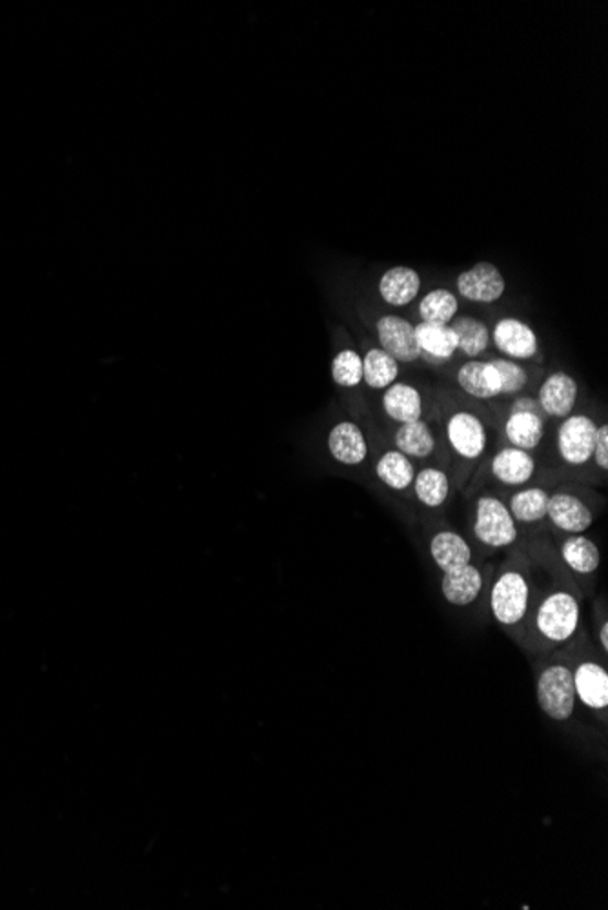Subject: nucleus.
<instances>
[{
  "instance_id": "473e14b6",
  "label": "nucleus",
  "mask_w": 608,
  "mask_h": 910,
  "mask_svg": "<svg viewBox=\"0 0 608 910\" xmlns=\"http://www.w3.org/2000/svg\"><path fill=\"white\" fill-rule=\"evenodd\" d=\"M590 466L596 469V475H601V478L607 480L608 473V424L601 422L598 425V433H596V442H594L593 460Z\"/></svg>"
},
{
  "instance_id": "cd10ccee",
  "label": "nucleus",
  "mask_w": 608,
  "mask_h": 910,
  "mask_svg": "<svg viewBox=\"0 0 608 910\" xmlns=\"http://www.w3.org/2000/svg\"><path fill=\"white\" fill-rule=\"evenodd\" d=\"M399 362L390 356L380 345L369 348L363 356V382L372 391H384L397 382Z\"/></svg>"
},
{
  "instance_id": "7c9ffc66",
  "label": "nucleus",
  "mask_w": 608,
  "mask_h": 910,
  "mask_svg": "<svg viewBox=\"0 0 608 910\" xmlns=\"http://www.w3.org/2000/svg\"><path fill=\"white\" fill-rule=\"evenodd\" d=\"M492 364L496 365L497 373H499V380H502V397H513L518 393L523 391L525 387L529 386V373L519 362L510 361V359H491Z\"/></svg>"
},
{
  "instance_id": "2f4dec72",
  "label": "nucleus",
  "mask_w": 608,
  "mask_h": 910,
  "mask_svg": "<svg viewBox=\"0 0 608 910\" xmlns=\"http://www.w3.org/2000/svg\"><path fill=\"white\" fill-rule=\"evenodd\" d=\"M593 640L599 652L608 660V607L605 594L594 600L593 604Z\"/></svg>"
},
{
  "instance_id": "20e7f679",
  "label": "nucleus",
  "mask_w": 608,
  "mask_h": 910,
  "mask_svg": "<svg viewBox=\"0 0 608 910\" xmlns=\"http://www.w3.org/2000/svg\"><path fill=\"white\" fill-rule=\"evenodd\" d=\"M571 662L572 682L577 704L588 724L607 740L608 736V660L594 644L583 625L576 638L565 647Z\"/></svg>"
},
{
  "instance_id": "6e6552de",
  "label": "nucleus",
  "mask_w": 608,
  "mask_h": 910,
  "mask_svg": "<svg viewBox=\"0 0 608 910\" xmlns=\"http://www.w3.org/2000/svg\"><path fill=\"white\" fill-rule=\"evenodd\" d=\"M596 433L598 422L590 414L572 413L561 420L555 431V455L566 471L561 475L560 482L587 484L583 469L590 467Z\"/></svg>"
},
{
  "instance_id": "4468645a",
  "label": "nucleus",
  "mask_w": 608,
  "mask_h": 910,
  "mask_svg": "<svg viewBox=\"0 0 608 910\" xmlns=\"http://www.w3.org/2000/svg\"><path fill=\"white\" fill-rule=\"evenodd\" d=\"M370 462H372L378 482L408 505L412 513H417L414 492H412L417 464H414L401 451L395 450L392 444L375 445V447L370 445Z\"/></svg>"
},
{
  "instance_id": "1a4fd4ad",
  "label": "nucleus",
  "mask_w": 608,
  "mask_h": 910,
  "mask_svg": "<svg viewBox=\"0 0 608 910\" xmlns=\"http://www.w3.org/2000/svg\"><path fill=\"white\" fill-rule=\"evenodd\" d=\"M538 460L529 451L518 450L513 445H499L475 471L470 484L483 478L486 484L483 491L505 492L529 486L541 478ZM466 486V487H469Z\"/></svg>"
},
{
  "instance_id": "f257e3e1",
  "label": "nucleus",
  "mask_w": 608,
  "mask_h": 910,
  "mask_svg": "<svg viewBox=\"0 0 608 910\" xmlns=\"http://www.w3.org/2000/svg\"><path fill=\"white\" fill-rule=\"evenodd\" d=\"M533 566L549 577V585L539 589L529 622L518 646L530 658L543 657L568 646L583 627V596L571 572L563 566L550 535L525 538Z\"/></svg>"
},
{
  "instance_id": "ddd939ff",
  "label": "nucleus",
  "mask_w": 608,
  "mask_h": 910,
  "mask_svg": "<svg viewBox=\"0 0 608 910\" xmlns=\"http://www.w3.org/2000/svg\"><path fill=\"white\" fill-rule=\"evenodd\" d=\"M554 542L555 550L560 555L566 571L571 572L577 588L582 589L583 596L590 599L596 591L599 567H601V550L598 544L585 535L550 536Z\"/></svg>"
},
{
  "instance_id": "a211bd4d",
  "label": "nucleus",
  "mask_w": 608,
  "mask_h": 910,
  "mask_svg": "<svg viewBox=\"0 0 608 910\" xmlns=\"http://www.w3.org/2000/svg\"><path fill=\"white\" fill-rule=\"evenodd\" d=\"M374 328L381 350L394 356L399 364H414L421 359V350L416 339V323L399 315H383L375 320Z\"/></svg>"
},
{
  "instance_id": "b1692460",
  "label": "nucleus",
  "mask_w": 608,
  "mask_h": 910,
  "mask_svg": "<svg viewBox=\"0 0 608 910\" xmlns=\"http://www.w3.org/2000/svg\"><path fill=\"white\" fill-rule=\"evenodd\" d=\"M459 389L475 400H494L502 397V380L492 361H466L455 373Z\"/></svg>"
},
{
  "instance_id": "412c9836",
  "label": "nucleus",
  "mask_w": 608,
  "mask_h": 910,
  "mask_svg": "<svg viewBox=\"0 0 608 910\" xmlns=\"http://www.w3.org/2000/svg\"><path fill=\"white\" fill-rule=\"evenodd\" d=\"M579 398V384L565 371H554L539 387L538 408L549 419L563 420L574 413Z\"/></svg>"
},
{
  "instance_id": "c756f323",
  "label": "nucleus",
  "mask_w": 608,
  "mask_h": 910,
  "mask_svg": "<svg viewBox=\"0 0 608 910\" xmlns=\"http://www.w3.org/2000/svg\"><path fill=\"white\" fill-rule=\"evenodd\" d=\"M331 380L341 389H356L363 384V355L352 345L336 351L330 364Z\"/></svg>"
},
{
  "instance_id": "423d86ee",
  "label": "nucleus",
  "mask_w": 608,
  "mask_h": 910,
  "mask_svg": "<svg viewBox=\"0 0 608 910\" xmlns=\"http://www.w3.org/2000/svg\"><path fill=\"white\" fill-rule=\"evenodd\" d=\"M607 498L593 486L558 482L547 508V535H585L604 513Z\"/></svg>"
},
{
  "instance_id": "bb28decb",
  "label": "nucleus",
  "mask_w": 608,
  "mask_h": 910,
  "mask_svg": "<svg viewBox=\"0 0 608 910\" xmlns=\"http://www.w3.org/2000/svg\"><path fill=\"white\" fill-rule=\"evenodd\" d=\"M450 328L458 339V351L469 361L480 359L491 345V329L486 322L475 317H455Z\"/></svg>"
},
{
  "instance_id": "5701e85b",
  "label": "nucleus",
  "mask_w": 608,
  "mask_h": 910,
  "mask_svg": "<svg viewBox=\"0 0 608 910\" xmlns=\"http://www.w3.org/2000/svg\"><path fill=\"white\" fill-rule=\"evenodd\" d=\"M381 408L386 419L397 425L412 424L425 419L423 393L408 382H395L386 387L381 398Z\"/></svg>"
},
{
  "instance_id": "4be33fe9",
  "label": "nucleus",
  "mask_w": 608,
  "mask_h": 910,
  "mask_svg": "<svg viewBox=\"0 0 608 910\" xmlns=\"http://www.w3.org/2000/svg\"><path fill=\"white\" fill-rule=\"evenodd\" d=\"M544 434L547 425L543 417L539 414V409H510L503 424L505 442L502 445H513L532 453L543 445Z\"/></svg>"
},
{
  "instance_id": "c85d7f7f",
  "label": "nucleus",
  "mask_w": 608,
  "mask_h": 910,
  "mask_svg": "<svg viewBox=\"0 0 608 910\" xmlns=\"http://www.w3.org/2000/svg\"><path fill=\"white\" fill-rule=\"evenodd\" d=\"M417 311H419L421 322L450 326V322L458 317L459 300L450 289L438 287L421 298Z\"/></svg>"
},
{
  "instance_id": "6ab92c4d",
  "label": "nucleus",
  "mask_w": 608,
  "mask_h": 910,
  "mask_svg": "<svg viewBox=\"0 0 608 910\" xmlns=\"http://www.w3.org/2000/svg\"><path fill=\"white\" fill-rule=\"evenodd\" d=\"M455 287L466 303L494 304L507 292V281L496 264L477 262L459 273Z\"/></svg>"
},
{
  "instance_id": "f8f14e48",
  "label": "nucleus",
  "mask_w": 608,
  "mask_h": 910,
  "mask_svg": "<svg viewBox=\"0 0 608 910\" xmlns=\"http://www.w3.org/2000/svg\"><path fill=\"white\" fill-rule=\"evenodd\" d=\"M425 544H427L430 560L441 572L454 571L459 567L485 558L480 550L475 549L472 542L466 541L441 516L427 519L425 522Z\"/></svg>"
},
{
  "instance_id": "9d476101",
  "label": "nucleus",
  "mask_w": 608,
  "mask_h": 910,
  "mask_svg": "<svg viewBox=\"0 0 608 910\" xmlns=\"http://www.w3.org/2000/svg\"><path fill=\"white\" fill-rule=\"evenodd\" d=\"M390 444L408 456L414 464H432L450 469V456L444 444L443 431L439 433L430 420L423 419L412 424L397 425L390 436Z\"/></svg>"
},
{
  "instance_id": "f03ea898",
  "label": "nucleus",
  "mask_w": 608,
  "mask_h": 910,
  "mask_svg": "<svg viewBox=\"0 0 608 910\" xmlns=\"http://www.w3.org/2000/svg\"><path fill=\"white\" fill-rule=\"evenodd\" d=\"M538 593L536 567L523 541L507 550L505 560L496 567L486 593V605L492 619L516 644L521 640Z\"/></svg>"
},
{
  "instance_id": "393cba45",
  "label": "nucleus",
  "mask_w": 608,
  "mask_h": 910,
  "mask_svg": "<svg viewBox=\"0 0 608 910\" xmlns=\"http://www.w3.org/2000/svg\"><path fill=\"white\" fill-rule=\"evenodd\" d=\"M419 271L408 265H394L384 271L378 282V292L386 306L405 307L414 303L421 292Z\"/></svg>"
},
{
  "instance_id": "f3484780",
  "label": "nucleus",
  "mask_w": 608,
  "mask_h": 910,
  "mask_svg": "<svg viewBox=\"0 0 608 910\" xmlns=\"http://www.w3.org/2000/svg\"><path fill=\"white\" fill-rule=\"evenodd\" d=\"M454 491L455 487L449 469L432 466V464L417 467L412 492H414L416 511H419L421 516L427 514V519H439L454 497Z\"/></svg>"
},
{
  "instance_id": "0eeeda50",
  "label": "nucleus",
  "mask_w": 608,
  "mask_h": 910,
  "mask_svg": "<svg viewBox=\"0 0 608 910\" xmlns=\"http://www.w3.org/2000/svg\"><path fill=\"white\" fill-rule=\"evenodd\" d=\"M472 544L483 556L508 550L525 541L516 520L497 492L477 491L470 514Z\"/></svg>"
},
{
  "instance_id": "39448f33",
  "label": "nucleus",
  "mask_w": 608,
  "mask_h": 910,
  "mask_svg": "<svg viewBox=\"0 0 608 910\" xmlns=\"http://www.w3.org/2000/svg\"><path fill=\"white\" fill-rule=\"evenodd\" d=\"M443 439L450 456V477L455 491L464 492L481 464L494 453L491 428L472 409H450L444 414Z\"/></svg>"
},
{
  "instance_id": "7ed1b4c3",
  "label": "nucleus",
  "mask_w": 608,
  "mask_h": 910,
  "mask_svg": "<svg viewBox=\"0 0 608 910\" xmlns=\"http://www.w3.org/2000/svg\"><path fill=\"white\" fill-rule=\"evenodd\" d=\"M532 674L539 709L549 720L583 740H601L607 746V740L588 724L577 704L565 647L543 657H532Z\"/></svg>"
},
{
  "instance_id": "aec40b11",
  "label": "nucleus",
  "mask_w": 608,
  "mask_h": 910,
  "mask_svg": "<svg viewBox=\"0 0 608 910\" xmlns=\"http://www.w3.org/2000/svg\"><path fill=\"white\" fill-rule=\"evenodd\" d=\"M491 342L503 359L510 361H532L539 353L538 334L529 323L516 317L499 318L491 331Z\"/></svg>"
},
{
  "instance_id": "a878e982",
  "label": "nucleus",
  "mask_w": 608,
  "mask_h": 910,
  "mask_svg": "<svg viewBox=\"0 0 608 910\" xmlns=\"http://www.w3.org/2000/svg\"><path fill=\"white\" fill-rule=\"evenodd\" d=\"M416 339L421 350V359L427 361L447 362L458 353V339L450 326H438V323H416Z\"/></svg>"
},
{
  "instance_id": "2eb2a0df",
  "label": "nucleus",
  "mask_w": 608,
  "mask_h": 910,
  "mask_svg": "<svg viewBox=\"0 0 608 910\" xmlns=\"http://www.w3.org/2000/svg\"><path fill=\"white\" fill-rule=\"evenodd\" d=\"M494 572H496V566L483 558L459 567L454 571L443 572L441 594L447 600V604L452 607H472L481 599H486Z\"/></svg>"
},
{
  "instance_id": "dca6fc26",
  "label": "nucleus",
  "mask_w": 608,
  "mask_h": 910,
  "mask_svg": "<svg viewBox=\"0 0 608 910\" xmlns=\"http://www.w3.org/2000/svg\"><path fill=\"white\" fill-rule=\"evenodd\" d=\"M326 455L336 466L363 469L370 462V440L363 428L352 419L331 422L325 433Z\"/></svg>"
},
{
  "instance_id": "9b49d317",
  "label": "nucleus",
  "mask_w": 608,
  "mask_h": 910,
  "mask_svg": "<svg viewBox=\"0 0 608 910\" xmlns=\"http://www.w3.org/2000/svg\"><path fill=\"white\" fill-rule=\"evenodd\" d=\"M552 478L541 475L539 480L529 486L513 489V491L497 492L508 505L516 524L523 533L525 538L533 535H547V508L552 487Z\"/></svg>"
}]
</instances>
